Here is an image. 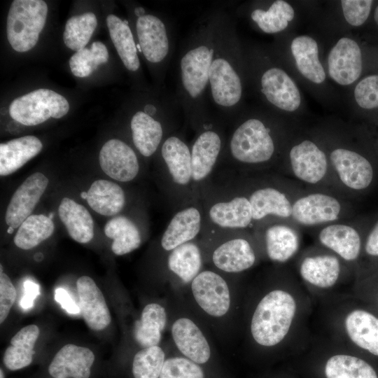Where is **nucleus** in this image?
Here are the masks:
<instances>
[{"label": "nucleus", "mask_w": 378, "mask_h": 378, "mask_svg": "<svg viewBox=\"0 0 378 378\" xmlns=\"http://www.w3.org/2000/svg\"><path fill=\"white\" fill-rule=\"evenodd\" d=\"M223 8L203 14L183 41L175 94L185 120L195 131L211 113L206 103L216 29Z\"/></svg>", "instance_id": "nucleus-1"}, {"label": "nucleus", "mask_w": 378, "mask_h": 378, "mask_svg": "<svg viewBox=\"0 0 378 378\" xmlns=\"http://www.w3.org/2000/svg\"><path fill=\"white\" fill-rule=\"evenodd\" d=\"M243 57L235 24L223 8L209 71L208 94L217 115L226 122L239 114L244 95Z\"/></svg>", "instance_id": "nucleus-2"}, {"label": "nucleus", "mask_w": 378, "mask_h": 378, "mask_svg": "<svg viewBox=\"0 0 378 378\" xmlns=\"http://www.w3.org/2000/svg\"><path fill=\"white\" fill-rule=\"evenodd\" d=\"M302 309L300 297L290 288H276L265 293L253 312L250 332L260 346L274 348L290 337Z\"/></svg>", "instance_id": "nucleus-3"}, {"label": "nucleus", "mask_w": 378, "mask_h": 378, "mask_svg": "<svg viewBox=\"0 0 378 378\" xmlns=\"http://www.w3.org/2000/svg\"><path fill=\"white\" fill-rule=\"evenodd\" d=\"M143 104L132 115L130 125L135 148L141 155L149 158L169 134L177 131L180 115L183 113L175 93L161 101Z\"/></svg>", "instance_id": "nucleus-4"}, {"label": "nucleus", "mask_w": 378, "mask_h": 378, "mask_svg": "<svg viewBox=\"0 0 378 378\" xmlns=\"http://www.w3.org/2000/svg\"><path fill=\"white\" fill-rule=\"evenodd\" d=\"M222 158L242 166H259L269 162L276 150L270 125L264 118L251 115L235 118ZM221 158V159H222Z\"/></svg>", "instance_id": "nucleus-5"}, {"label": "nucleus", "mask_w": 378, "mask_h": 378, "mask_svg": "<svg viewBox=\"0 0 378 378\" xmlns=\"http://www.w3.org/2000/svg\"><path fill=\"white\" fill-rule=\"evenodd\" d=\"M132 14L135 17L138 51L162 81L174 50L172 24L158 15L147 13L142 6L134 7Z\"/></svg>", "instance_id": "nucleus-6"}, {"label": "nucleus", "mask_w": 378, "mask_h": 378, "mask_svg": "<svg viewBox=\"0 0 378 378\" xmlns=\"http://www.w3.org/2000/svg\"><path fill=\"white\" fill-rule=\"evenodd\" d=\"M338 323L347 349L378 363V311L360 300L343 311Z\"/></svg>", "instance_id": "nucleus-7"}, {"label": "nucleus", "mask_w": 378, "mask_h": 378, "mask_svg": "<svg viewBox=\"0 0 378 378\" xmlns=\"http://www.w3.org/2000/svg\"><path fill=\"white\" fill-rule=\"evenodd\" d=\"M226 122L217 114H210L195 130L190 146L192 184L204 182L223 157Z\"/></svg>", "instance_id": "nucleus-8"}, {"label": "nucleus", "mask_w": 378, "mask_h": 378, "mask_svg": "<svg viewBox=\"0 0 378 378\" xmlns=\"http://www.w3.org/2000/svg\"><path fill=\"white\" fill-rule=\"evenodd\" d=\"M47 4L42 0H15L7 16L6 33L11 47L24 52L35 46L46 24Z\"/></svg>", "instance_id": "nucleus-9"}, {"label": "nucleus", "mask_w": 378, "mask_h": 378, "mask_svg": "<svg viewBox=\"0 0 378 378\" xmlns=\"http://www.w3.org/2000/svg\"><path fill=\"white\" fill-rule=\"evenodd\" d=\"M69 110L66 99L59 93L40 88L15 99L9 106L11 118L26 126L41 124L50 117L60 118Z\"/></svg>", "instance_id": "nucleus-10"}, {"label": "nucleus", "mask_w": 378, "mask_h": 378, "mask_svg": "<svg viewBox=\"0 0 378 378\" xmlns=\"http://www.w3.org/2000/svg\"><path fill=\"white\" fill-rule=\"evenodd\" d=\"M314 378H378V363L349 349L321 355L312 363Z\"/></svg>", "instance_id": "nucleus-11"}, {"label": "nucleus", "mask_w": 378, "mask_h": 378, "mask_svg": "<svg viewBox=\"0 0 378 378\" xmlns=\"http://www.w3.org/2000/svg\"><path fill=\"white\" fill-rule=\"evenodd\" d=\"M191 291L200 307L213 317H221L230 309L231 298L228 285L218 273L201 271L190 283Z\"/></svg>", "instance_id": "nucleus-12"}, {"label": "nucleus", "mask_w": 378, "mask_h": 378, "mask_svg": "<svg viewBox=\"0 0 378 378\" xmlns=\"http://www.w3.org/2000/svg\"><path fill=\"white\" fill-rule=\"evenodd\" d=\"M258 80L259 92L271 105L286 111H294L300 106V91L283 69L276 66L262 69Z\"/></svg>", "instance_id": "nucleus-13"}, {"label": "nucleus", "mask_w": 378, "mask_h": 378, "mask_svg": "<svg viewBox=\"0 0 378 378\" xmlns=\"http://www.w3.org/2000/svg\"><path fill=\"white\" fill-rule=\"evenodd\" d=\"M298 272L309 288L320 292L329 291L341 279L342 260L334 253L308 255L300 262Z\"/></svg>", "instance_id": "nucleus-14"}, {"label": "nucleus", "mask_w": 378, "mask_h": 378, "mask_svg": "<svg viewBox=\"0 0 378 378\" xmlns=\"http://www.w3.org/2000/svg\"><path fill=\"white\" fill-rule=\"evenodd\" d=\"M342 204L332 195L314 192L297 199L292 205L291 218L304 226H314L337 220Z\"/></svg>", "instance_id": "nucleus-15"}, {"label": "nucleus", "mask_w": 378, "mask_h": 378, "mask_svg": "<svg viewBox=\"0 0 378 378\" xmlns=\"http://www.w3.org/2000/svg\"><path fill=\"white\" fill-rule=\"evenodd\" d=\"M160 155L172 182L180 188L192 183L190 146L183 134L177 131L169 134L162 143Z\"/></svg>", "instance_id": "nucleus-16"}, {"label": "nucleus", "mask_w": 378, "mask_h": 378, "mask_svg": "<svg viewBox=\"0 0 378 378\" xmlns=\"http://www.w3.org/2000/svg\"><path fill=\"white\" fill-rule=\"evenodd\" d=\"M99 162L102 171L121 182L133 180L138 174L139 164L134 150L125 142L111 139L102 146Z\"/></svg>", "instance_id": "nucleus-17"}, {"label": "nucleus", "mask_w": 378, "mask_h": 378, "mask_svg": "<svg viewBox=\"0 0 378 378\" xmlns=\"http://www.w3.org/2000/svg\"><path fill=\"white\" fill-rule=\"evenodd\" d=\"M48 184L41 172L29 176L13 195L6 212V223L17 228L29 216Z\"/></svg>", "instance_id": "nucleus-18"}, {"label": "nucleus", "mask_w": 378, "mask_h": 378, "mask_svg": "<svg viewBox=\"0 0 378 378\" xmlns=\"http://www.w3.org/2000/svg\"><path fill=\"white\" fill-rule=\"evenodd\" d=\"M330 159L339 179L346 187L360 190L370 185L373 169L363 155L349 149L336 148L331 152Z\"/></svg>", "instance_id": "nucleus-19"}, {"label": "nucleus", "mask_w": 378, "mask_h": 378, "mask_svg": "<svg viewBox=\"0 0 378 378\" xmlns=\"http://www.w3.org/2000/svg\"><path fill=\"white\" fill-rule=\"evenodd\" d=\"M289 158L294 176L302 182L318 183L328 172V163L325 153L312 141L304 140L294 146Z\"/></svg>", "instance_id": "nucleus-20"}, {"label": "nucleus", "mask_w": 378, "mask_h": 378, "mask_svg": "<svg viewBox=\"0 0 378 378\" xmlns=\"http://www.w3.org/2000/svg\"><path fill=\"white\" fill-rule=\"evenodd\" d=\"M328 73L331 78L342 85L356 81L362 71V55L357 43L341 38L328 55Z\"/></svg>", "instance_id": "nucleus-21"}, {"label": "nucleus", "mask_w": 378, "mask_h": 378, "mask_svg": "<svg viewBox=\"0 0 378 378\" xmlns=\"http://www.w3.org/2000/svg\"><path fill=\"white\" fill-rule=\"evenodd\" d=\"M76 286L81 314L87 326L94 330L105 329L111 323V317L101 290L88 276L80 277Z\"/></svg>", "instance_id": "nucleus-22"}, {"label": "nucleus", "mask_w": 378, "mask_h": 378, "mask_svg": "<svg viewBox=\"0 0 378 378\" xmlns=\"http://www.w3.org/2000/svg\"><path fill=\"white\" fill-rule=\"evenodd\" d=\"M175 345L184 357L200 364L206 363L211 358V348L206 338L191 319H176L171 328Z\"/></svg>", "instance_id": "nucleus-23"}, {"label": "nucleus", "mask_w": 378, "mask_h": 378, "mask_svg": "<svg viewBox=\"0 0 378 378\" xmlns=\"http://www.w3.org/2000/svg\"><path fill=\"white\" fill-rule=\"evenodd\" d=\"M94 361V355L90 349L69 344L55 354L48 372L53 378H89Z\"/></svg>", "instance_id": "nucleus-24"}, {"label": "nucleus", "mask_w": 378, "mask_h": 378, "mask_svg": "<svg viewBox=\"0 0 378 378\" xmlns=\"http://www.w3.org/2000/svg\"><path fill=\"white\" fill-rule=\"evenodd\" d=\"M214 266L227 273H239L251 268L256 254L251 243L244 237H234L218 246L211 256Z\"/></svg>", "instance_id": "nucleus-25"}, {"label": "nucleus", "mask_w": 378, "mask_h": 378, "mask_svg": "<svg viewBox=\"0 0 378 378\" xmlns=\"http://www.w3.org/2000/svg\"><path fill=\"white\" fill-rule=\"evenodd\" d=\"M319 243L342 260L356 261L361 252V239L358 231L343 223L330 224L318 233Z\"/></svg>", "instance_id": "nucleus-26"}, {"label": "nucleus", "mask_w": 378, "mask_h": 378, "mask_svg": "<svg viewBox=\"0 0 378 378\" xmlns=\"http://www.w3.org/2000/svg\"><path fill=\"white\" fill-rule=\"evenodd\" d=\"M202 227V214L195 206L178 211L171 218L161 238V246L171 251L177 246L192 241Z\"/></svg>", "instance_id": "nucleus-27"}, {"label": "nucleus", "mask_w": 378, "mask_h": 378, "mask_svg": "<svg viewBox=\"0 0 378 378\" xmlns=\"http://www.w3.org/2000/svg\"><path fill=\"white\" fill-rule=\"evenodd\" d=\"M208 216L212 223L224 229H245L253 221L250 201L244 195L213 203Z\"/></svg>", "instance_id": "nucleus-28"}, {"label": "nucleus", "mask_w": 378, "mask_h": 378, "mask_svg": "<svg viewBox=\"0 0 378 378\" xmlns=\"http://www.w3.org/2000/svg\"><path fill=\"white\" fill-rule=\"evenodd\" d=\"M34 136H24L0 144V175L7 176L21 168L42 150Z\"/></svg>", "instance_id": "nucleus-29"}, {"label": "nucleus", "mask_w": 378, "mask_h": 378, "mask_svg": "<svg viewBox=\"0 0 378 378\" xmlns=\"http://www.w3.org/2000/svg\"><path fill=\"white\" fill-rule=\"evenodd\" d=\"M253 220L260 221L272 216L281 218L291 217L292 205L286 194L280 190L266 186L253 190L248 197Z\"/></svg>", "instance_id": "nucleus-30"}, {"label": "nucleus", "mask_w": 378, "mask_h": 378, "mask_svg": "<svg viewBox=\"0 0 378 378\" xmlns=\"http://www.w3.org/2000/svg\"><path fill=\"white\" fill-rule=\"evenodd\" d=\"M265 251L273 262L284 263L298 251L300 237L292 227L276 223L267 227L264 233Z\"/></svg>", "instance_id": "nucleus-31"}, {"label": "nucleus", "mask_w": 378, "mask_h": 378, "mask_svg": "<svg viewBox=\"0 0 378 378\" xmlns=\"http://www.w3.org/2000/svg\"><path fill=\"white\" fill-rule=\"evenodd\" d=\"M106 24L122 64L130 72H138L141 66L139 51L128 21L110 14L106 18Z\"/></svg>", "instance_id": "nucleus-32"}, {"label": "nucleus", "mask_w": 378, "mask_h": 378, "mask_svg": "<svg viewBox=\"0 0 378 378\" xmlns=\"http://www.w3.org/2000/svg\"><path fill=\"white\" fill-rule=\"evenodd\" d=\"M58 213L74 240L82 244L92 240L94 237V221L85 206L71 199L64 197L60 202Z\"/></svg>", "instance_id": "nucleus-33"}, {"label": "nucleus", "mask_w": 378, "mask_h": 378, "mask_svg": "<svg viewBox=\"0 0 378 378\" xmlns=\"http://www.w3.org/2000/svg\"><path fill=\"white\" fill-rule=\"evenodd\" d=\"M167 323L165 309L159 304L150 303L144 307L140 318L134 326L135 341L142 348L158 346Z\"/></svg>", "instance_id": "nucleus-34"}, {"label": "nucleus", "mask_w": 378, "mask_h": 378, "mask_svg": "<svg viewBox=\"0 0 378 378\" xmlns=\"http://www.w3.org/2000/svg\"><path fill=\"white\" fill-rule=\"evenodd\" d=\"M39 333L38 327L31 324L21 328L11 338L3 358L4 364L8 370H18L31 364Z\"/></svg>", "instance_id": "nucleus-35"}, {"label": "nucleus", "mask_w": 378, "mask_h": 378, "mask_svg": "<svg viewBox=\"0 0 378 378\" xmlns=\"http://www.w3.org/2000/svg\"><path fill=\"white\" fill-rule=\"evenodd\" d=\"M87 202L98 214L112 216L124 207L125 196L122 188L115 183L99 179L94 181L88 191Z\"/></svg>", "instance_id": "nucleus-36"}, {"label": "nucleus", "mask_w": 378, "mask_h": 378, "mask_svg": "<svg viewBox=\"0 0 378 378\" xmlns=\"http://www.w3.org/2000/svg\"><path fill=\"white\" fill-rule=\"evenodd\" d=\"M290 49L299 71L314 83H323L326 74L318 59L316 41L309 36H300L293 40Z\"/></svg>", "instance_id": "nucleus-37"}, {"label": "nucleus", "mask_w": 378, "mask_h": 378, "mask_svg": "<svg viewBox=\"0 0 378 378\" xmlns=\"http://www.w3.org/2000/svg\"><path fill=\"white\" fill-rule=\"evenodd\" d=\"M169 271L183 283L188 284L201 272L202 258L199 246L193 241L172 250L167 259Z\"/></svg>", "instance_id": "nucleus-38"}, {"label": "nucleus", "mask_w": 378, "mask_h": 378, "mask_svg": "<svg viewBox=\"0 0 378 378\" xmlns=\"http://www.w3.org/2000/svg\"><path fill=\"white\" fill-rule=\"evenodd\" d=\"M106 237L113 239L112 251L117 255L127 254L138 248L141 236L136 224L126 216H115L104 226Z\"/></svg>", "instance_id": "nucleus-39"}, {"label": "nucleus", "mask_w": 378, "mask_h": 378, "mask_svg": "<svg viewBox=\"0 0 378 378\" xmlns=\"http://www.w3.org/2000/svg\"><path fill=\"white\" fill-rule=\"evenodd\" d=\"M293 7L286 1L277 0L265 9L253 8L250 14L251 20L266 34H275L284 30L294 18Z\"/></svg>", "instance_id": "nucleus-40"}, {"label": "nucleus", "mask_w": 378, "mask_h": 378, "mask_svg": "<svg viewBox=\"0 0 378 378\" xmlns=\"http://www.w3.org/2000/svg\"><path fill=\"white\" fill-rule=\"evenodd\" d=\"M54 229V223L48 216L31 215L19 227L13 241L20 248L31 249L50 237Z\"/></svg>", "instance_id": "nucleus-41"}, {"label": "nucleus", "mask_w": 378, "mask_h": 378, "mask_svg": "<svg viewBox=\"0 0 378 378\" xmlns=\"http://www.w3.org/2000/svg\"><path fill=\"white\" fill-rule=\"evenodd\" d=\"M97 25V20L93 13L72 16L66 22L63 34L64 44L76 52L85 48Z\"/></svg>", "instance_id": "nucleus-42"}, {"label": "nucleus", "mask_w": 378, "mask_h": 378, "mask_svg": "<svg viewBox=\"0 0 378 378\" xmlns=\"http://www.w3.org/2000/svg\"><path fill=\"white\" fill-rule=\"evenodd\" d=\"M108 59L106 46L101 41L92 43L90 48H84L76 52L69 59L72 74L80 78L90 76L99 65Z\"/></svg>", "instance_id": "nucleus-43"}, {"label": "nucleus", "mask_w": 378, "mask_h": 378, "mask_svg": "<svg viewBox=\"0 0 378 378\" xmlns=\"http://www.w3.org/2000/svg\"><path fill=\"white\" fill-rule=\"evenodd\" d=\"M165 360V354L158 345L143 348L133 358L134 378H160Z\"/></svg>", "instance_id": "nucleus-44"}, {"label": "nucleus", "mask_w": 378, "mask_h": 378, "mask_svg": "<svg viewBox=\"0 0 378 378\" xmlns=\"http://www.w3.org/2000/svg\"><path fill=\"white\" fill-rule=\"evenodd\" d=\"M160 378H206L201 365L184 356L166 358Z\"/></svg>", "instance_id": "nucleus-45"}, {"label": "nucleus", "mask_w": 378, "mask_h": 378, "mask_svg": "<svg viewBox=\"0 0 378 378\" xmlns=\"http://www.w3.org/2000/svg\"><path fill=\"white\" fill-rule=\"evenodd\" d=\"M357 104L363 108L378 106V75L369 76L361 80L354 90Z\"/></svg>", "instance_id": "nucleus-46"}, {"label": "nucleus", "mask_w": 378, "mask_h": 378, "mask_svg": "<svg viewBox=\"0 0 378 378\" xmlns=\"http://www.w3.org/2000/svg\"><path fill=\"white\" fill-rule=\"evenodd\" d=\"M371 0H342L341 5L345 20L353 26H360L368 19L371 6Z\"/></svg>", "instance_id": "nucleus-47"}, {"label": "nucleus", "mask_w": 378, "mask_h": 378, "mask_svg": "<svg viewBox=\"0 0 378 378\" xmlns=\"http://www.w3.org/2000/svg\"><path fill=\"white\" fill-rule=\"evenodd\" d=\"M16 298V290L10 278L0 272V323L7 318Z\"/></svg>", "instance_id": "nucleus-48"}, {"label": "nucleus", "mask_w": 378, "mask_h": 378, "mask_svg": "<svg viewBox=\"0 0 378 378\" xmlns=\"http://www.w3.org/2000/svg\"><path fill=\"white\" fill-rule=\"evenodd\" d=\"M55 300L60 304L62 307L69 314H77L80 312L79 307L75 303L68 292L64 288H59L55 290Z\"/></svg>", "instance_id": "nucleus-49"}, {"label": "nucleus", "mask_w": 378, "mask_h": 378, "mask_svg": "<svg viewBox=\"0 0 378 378\" xmlns=\"http://www.w3.org/2000/svg\"><path fill=\"white\" fill-rule=\"evenodd\" d=\"M24 288V295L21 300L20 306L24 309H28L33 306L35 298L39 294V287L31 281H26Z\"/></svg>", "instance_id": "nucleus-50"}, {"label": "nucleus", "mask_w": 378, "mask_h": 378, "mask_svg": "<svg viewBox=\"0 0 378 378\" xmlns=\"http://www.w3.org/2000/svg\"><path fill=\"white\" fill-rule=\"evenodd\" d=\"M364 250L369 256L378 258V221L366 239Z\"/></svg>", "instance_id": "nucleus-51"}, {"label": "nucleus", "mask_w": 378, "mask_h": 378, "mask_svg": "<svg viewBox=\"0 0 378 378\" xmlns=\"http://www.w3.org/2000/svg\"><path fill=\"white\" fill-rule=\"evenodd\" d=\"M360 300L378 311V289H365Z\"/></svg>", "instance_id": "nucleus-52"}, {"label": "nucleus", "mask_w": 378, "mask_h": 378, "mask_svg": "<svg viewBox=\"0 0 378 378\" xmlns=\"http://www.w3.org/2000/svg\"><path fill=\"white\" fill-rule=\"evenodd\" d=\"M374 20H375L376 23L378 25V6H377V8L375 9L374 14Z\"/></svg>", "instance_id": "nucleus-53"}, {"label": "nucleus", "mask_w": 378, "mask_h": 378, "mask_svg": "<svg viewBox=\"0 0 378 378\" xmlns=\"http://www.w3.org/2000/svg\"><path fill=\"white\" fill-rule=\"evenodd\" d=\"M80 197H81V198H83V199H84V200H87V197H88V192L83 191V192L80 193Z\"/></svg>", "instance_id": "nucleus-54"}, {"label": "nucleus", "mask_w": 378, "mask_h": 378, "mask_svg": "<svg viewBox=\"0 0 378 378\" xmlns=\"http://www.w3.org/2000/svg\"><path fill=\"white\" fill-rule=\"evenodd\" d=\"M14 229L15 228H13V227L8 226V228L7 230V232L8 234H12L13 232V231H14Z\"/></svg>", "instance_id": "nucleus-55"}, {"label": "nucleus", "mask_w": 378, "mask_h": 378, "mask_svg": "<svg viewBox=\"0 0 378 378\" xmlns=\"http://www.w3.org/2000/svg\"><path fill=\"white\" fill-rule=\"evenodd\" d=\"M48 216L52 220L54 218V213H50Z\"/></svg>", "instance_id": "nucleus-56"}, {"label": "nucleus", "mask_w": 378, "mask_h": 378, "mask_svg": "<svg viewBox=\"0 0 378 378\" xmlns=\"http://www.w3.org/2000/svg\"><path fill=\"white\" fill-rule=\"evenodd\" d=\"M0 372H1V378H4V375L1 369L0 370Z\"/></svg>", "instance_id": "nucleus-57"}, {"label": "nucleus", "mask_w": 378, "mask_h": 378, "mask_svg": "<svg viewBox=\"0 0 378 378\" xmlns=\"http://www.w3.org/2000/svg\"><path fill=\"white\" fill-rule=\"evenodd\" d=\"M290 378V377H289Z\"/></svg>", "instance_id": "nucleus-58"}]
</instances>
